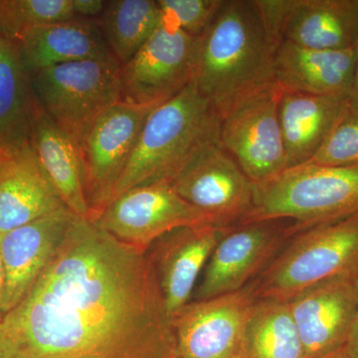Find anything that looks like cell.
Instances as JSON below:
<instances>
[{
  "label": "cell",
  "mask_w": 358,
  "mask_h": 358,
  "mask_svg": "<svg viewBox=\"0 0 358 358\" xmlns=\"http://www.w3.org/2000/svg\"><path fill=\"white\" fill-rule=\"evenodd\" d=\"M3 358H176L148 251L76 218L44 272L0 322Z\"/></svg>",
  "instance_id": "obj_1"
},
{
  "label": "cell",
  "mask_w": 358,
  "mask_h": 358,
  "mask_svg": "<svg viewBox=\"0 0 358 358\" xmlns=\"http://www.w3.org/2000/svg\"><path fill=\"white\" fill-rule=\"evenodd\" d=\"M275 48L256 0H224L200 37L193 80L220 119L277 83Z\"/></svg>",
  "instance_id": "obj_2"
},
{
  "label": "cell",
  "mask_w": 358,
  "mask_h": 358,
  "mask_svg": "<svg viewBox=\"0 0 358 358\" xmlns=\"http://www.w3.org/2000/svg\"><path fill=\"white\" fill-rule=\"evenodd\" d=\"M220 122L193 82L155 107L143 124L110 201L136 186L171 182L197 148L218 140Z\"/></svg>",
  "instance_id": "obj_3"
},
{
  "label": "cell",
  "mask_w": 358,
  "mask_h": 358,
  "mask_svg": "<svg viewBox=\"0 0 358 358\" xmlns=\"http://www.w3.org/2000/svg\"><path fill=\"white\" fill-rule=\"evenodd\" d=\"M358 212V166L305 164L254 185L251 209L242 224L289 219L291 234Z\"/></svg>",
  "instance_id": "obj_4"
},
{
  "label": "cell",
  "mask_w": 358,
  "mask_h": 358,
  "mask_svg": "<svg viewBox=\"0 0 358 358\" xmlns=\"http://www.w3.org/2000/svg\"><path fill=\"white\" fill-rule=\"evenodd\" d=\"M296 234L264 271L257 299L288 301L320 282L358 277V212Z\"/></svg>",
  "instance_id": "obj_5"
},
{
  "label": "cell",
  "mask_w": 358,
  "mask_h": 358,
  "mask_svg": "<svg viewBox=\"0 0 358 358\" xmlns=\"http://www.w3.org/2000/svg\"><path fill=\"white\" fill-rule=\"evenodd\" d=\"M120 72L119 62L108 57L52 66L29 75L42 109L80 145L94 122L121 101Z\"/></svg>",
  "instance_id": "obj_6"
},
{
  "label": "cell",
  "mask_w": 358,
  "mask_h": 358,
  "mask_svg": "<svg viewBox=\"0 0 358 358\" xmlns=\"http://www.w3.org/2000/svg\"><path fill=\"white\" fill-rule=\"evenodd\" d=\"M200 37L162 21L120 72L121 101L159 105L192 83L199 63Z\"/></svg>",
  "instance_id": "obj_7"
},
{
  "label": "cell",
  "mask_w": 358,
  "mask_h": 358,
  "mask_svg": "<svg viewBox=\"0 0 358 358\" xmlns=\"http://www.w3.org/2000/svg\"><path fill=\"white\" fill-rule=\"evenodd\" d=\"M94 222L122 243L148 251L160 237L211 219L183 199L171 181L136 186L110 202Z\"/></svg>",
  "instance_id": "obj_8"
},
{
  "label": "cell",
  "mask_w": 358,
  "mask_h": 358,
  "mask_svg": "<svg viewBox=\"0 0 358 358\" xmlns=\"http://www.w3.org/2000/svg\"><path fill=\"white\" fill-rule=\"evenodd\" d=\"M160 105V103H159ZM159 105L120 101L89 129L80 143L85 192L91 219L110 203L128 166L148 115Z\"/></svg>",
  "instance_id": "obj_9"
},
{
  "label": "cell",
  "mask_w": 358,
  "mask_h": 358,
  "mask_svg": "<svg viewBox=\"0 0 358 358\" xmlns=\"http://www.w3.org/2000/svg\"><path fill=\"white\" fill-rule=\"evenodd\" d=\"M282 92L275 83L221 119L219 141L254 185L288 169L279 121Z\"/></svg>",
  "instance_id": "obj_10"
},
{
  "label": "cell",
  "mask_w": 358,
  "mask_h": 358,
  "mask_svg": "<svg viewBox=\"0 0 358 358\" xmlns=\"http://www.w3.org/2000/svg\"><path fill=\"white\" fill-rule=\"evenodd\" d=\"M171 183L183 199L221 227L241 222L253 204L254 183L219 138L197 148Z\"/></svg>",
  "instance_id": "obj_11"
},
{
  "label": "cell",
  "mask_w": 358,
  "mask_h": 358,
  "mask_svg": "<svg viewBox=\"0 0 358 358\" xmlns=\"http://www.w3.org/2000/svg\"><path fill=\"white\" fill-rule=\"evenodd\" d=\"M255 286L192 301L171 320L176 358H242Z\"/></svg>",
  "instance_id": "obj_12"
},
{
  "label": "cell",
  "mask_w": 358,
  "mask_h": 358,
  "mask_svg": "<svg viewBox=\"0 0 358 358\" xmlns=\"http://www.w3.org/2000/svg\"><path fill=\"white\" fill-rule=\"evenodd\" d=\"M275 43L346 50L358 41V0H256Z\"/></svg>",
  "instance_id": "obj_13"
},
{
  "label": "cell",
  "mask_w": 358,
  "mask_h": 358,
  "mask_svg": "<svg viewBox=\"0 0 358 358\" xmlns=\"http://www.w3.org/2000/svg\"><path fill=\"white\" fill-rule=\"evenodd\" d=\"M76 218L64 206L0 235V258L3 268L1 299L3 317L34 286Z\"/></svg>",
  "instance_id": "obj_14"
},
{
  "label": "cell",
  "mask_w": 358,
  "mask_h": 358,
  "mask_svg": "<svg viewBox=\"0 0 358 358\" xmlns=\"http://www.w3.org/2000/svg\"><path fill=\"white\" fill-rule=\"evenodd\" d=\"M305 358L346 348L358 308V277L320 282L288 301Z\"/></svg>",
  "instance_id": "obj_15"
},
{
  "label": "cell",
  "mask_w": 358,
  "mask_h": 358,
  "mask_svg": "<svg viewBox=\"0 0 358 358\" xmlns=\"http://www.w3.org/2000/svg\"><path fill=\"white\" fill-rule=\"evenodd\" d=\"M231 227L205 224L171 231L148 249L162 301L171 320L192 300L212 252Z\"/></svg>",
  "instance_id": "obj_16"
},
{
  "label": "cell",
  "mask_w": 358,
  "mask_h": 358,
  "mask_svg": "<svg viewBox=\"0 0 358 358\" xmlns=\"http://www.w3.org/2000/svg\"><path fill=\"white\" fill-rule=\"evenodd\" d=\"M271 222L232 227L212 252L193 301L234 293L247 286L249 280L268 263L279 244L280 236Z\"/></svg>",
  "instance_id": "obj_17"
},
{
  "label": "cell",
  "mask_w": 358,
  "mask_h": 358,
  "mask_svg": "<svg viewBox=\"0 0 358 358\" xmlns=\"http://www.w3.org/2000/svg\"><path fill=\"white\" fill-rule=\"evenodd\" d=\"M64 206L30 143L4 150L0 159V235Z\"/></svg>",
  "instance_id": "obj_18"
},
{
  "label": "cell",
  "mask_w": 358,
  "mask_h": 358,
  "mask_svg": "<svg viewBox=\"0 0 358 358\" xmlns=\"http://www.w3.org/2000/svg\"><path fill=\"white\" fill-rule=\"evenodd\" d=\"M355 68V48L315 50L288 42L275 48V80L287 91L348 98Z\"/></svg>",
  "instance_id": "obj_19"
},
{
  "label": "cell",
  "mask_w": 358,
  "mask_h": 358,
  "mask_svg": "<svg viewBox=\"0 0 358 358\" xmlns=\"http://www.w3.org/2000/svg\"><path fill=\"white\" fill-rule=\"evenodd\" d=\"M29 143L61 201L78 218L91 219L79 143L37 105Z\"/></svg>",
  "instance_id": "obj_20"
},
{
  "label": "cell",
  "mask_w": 358,
  "mask_h": 358,
  "mask_svg": "<svg viewBox=\"0 0 358 358\" xmlns=\"http://www.w3.org/2000/svg\"><path fill=\"white\" fill-rule=\"evenodd\" d=\"M17 42L29 74L66 63L114 57L94 20L75 17L39 26L28 30Z\"/></svg>",
  "instance_id": "obj_21"
},
{
  "label": "cell",
  "mask_w": 358,
  "mask_h": 358,
  "mask_svg": "<svg viewBox=\"0 0 358 358\" xmlns=\"http://www.w3.org/2000/svg\"><path fill=\"white\" fill-rule=\"evenodd\" d=\"M345 100V96L310 95L282 89L279 121L288 169L308 164L319 152Z\"/></svg>",
  "instance_id": "obj_22"
},
{
  "label": "cell",
  "mask_w": 358,
  "mask_h": 358,
  "mask_svg": "<svg viewBox=\"0 0 358 358\" xmlns=\"http://www.w3.org/2000/svg\"><path fill=\"white\" fill-rule=\"evenodd\" d=\"M38 101L16 40L0 34V147L29 143Z\"/></svg>",
  "instance_id": "obj_23"
},
{
  "label": "cell",
  "mask_w": 358,
  "mask_h": 358,
  "mask_svg": "<svg viewBox=\"0 0 358 358\" xmlns=\"http://www.w3.org/2000/svg\"><path fill=\"white\" fill-rule=\"evenodd\" d=\"M242 358H305L288 301L257 299L245 329Z\"/></svg>",
  "instance_id": "obj_24"
},
{
  "label": "cell",
  "mask_w": 358,
  "mask_h": 358,
  "mask_svg": "<svg viewBox=\"0 0 358 358\" xmlns=\"http://www.w3.org/2000/svg\"><path fill=\"white\" fill-rule=\"evenodd\" d=\"M164 21L157 0H113L99 27L108 48L119 64H126L138 53Z\"/></svg>",
  "instance_id": "obj_25"
},
{
  "label": "cell",
  "mask_w": 358,
  "mask_h": 358,
  "mask_svg": "<svg viewBox=\"0 0 358 358\" xmlns=\"http://www.w3.org/2000/svg\"><path fill=\"white\" fill-rule=\"evenodd\" d=\"M75 17L73 0H0V34L16 41L33 28Z\"/></svg>",
  "instance_id": "obj_26"
},
{
  "label": "cell",
  "mask_w": 358,
  "mask_h": 358,
  "mask_svg": "<svg viewBox=\"0 0 358 358\" xmlns=\"http://www.w3.org/2000/svg\"><path fill=\"white\" fill-rule=\"evenodd\" d=\"M308 164L358 166V106L348 102V98L324 145Z\"/></svg>",
  "instance_id": "obj_27"
},
{
  "label": "cell",
  "mask_w": 358,
  "mask_h": 358,
  "mask_svg": "<svg viewBox=\"0 0 358 358\" xmlns=\"http://www.w3.org/2000/svg\"><path fill=\"white\" fill-rule=\"evenodd\" d=\"M224 0H157L164 20L193 37H201Z\"/></svg>",
  "instance_id": "obj_28"
},
{
  "label": "cell",
  "mask_w": 358,
  "mask_h": 358,
  "mask_svg": "<svg viewBox=\"0 0 358 358\" xmlns=\"http://www.w3.org/2000/svg\"><path fill=\"white\" fill-rule=\"evenodd\" d=\"M107 1L103 0H73V9L76 17L93 20L102 15Z\"/></svg>",
  "instance_id": "obj_29"
},
{
  "label": "cell",
  "mask_w": 358,
  "mask_h": 358,
  "mask_svg": "<svg viewBox=\"0 0 358 358\" xmlns=\"http://www.w3.org/2000/svg\"><path fill=\"white\" fill-rule=\"evenodd\" d=\"M345 350L346 352L350 353V357L358 358V308L355 324H353L352 334H350Z\"/></svg>",
  "instance_id": "obj_30"
},
{
  "label": "cell",
  "mask_w": 358,
  "mask_h": 358,
  "mask_svg": "<svg viewBox=\"0 0 358 358\" xmlns=\"http://www.w3.org/2000/svg\"><path fill=\"white\" fill-rule=\"evenodd\" d=\"M355 75H353V81L352 89H350V95L348 96V101L352 105L358 106V41L355 47Z\"/></svg>",
  "instance_id": "obj_31"
},
{
  "label": "cell",
  "mask_w": 358,
  "mask_h": 358,
  "mask_svg": "<svg viewBox=\"0 0 358 358\" xmlns=\"http://www.w3.org/2000/svg\"><path fill=\"white\" fill-rule=\"evenodd\" d=\"M317 358H353L350 357V353L346 352L345 348H343V350H338V352L329 353V355H324V357H317Z\"/></svg>",
  "instance_id": "obj_32"
},
{
  "label": "cell",
  "mask_w": 358,
  "mask_h": 358,
  "mask_svg": "<svg viewBox=\"0 0 358 358\" xmlns=\"http://www.w3.org/2000/svg\"><path fill=\"white\" fill-rule=\"evenodd\" d=\"M2 292H3V268H2L1 258H0V322L3 319V313L1 312Z\"/></svg>",
  "instance_id": "obj_33"
},
{
  "label": "cell",
  "mask_w": 358,
  "mask_h": 358,
  "mask_svg": "<svg viewBox=\"0 0 358 358\" xmlns=\"http://www.w3.org/2000/svg\"><path fill=\"white\" fill-rule=\"evenodd\" d=\"M3 152H4V148L0 147V159H1L2 155H3Z\"/></svg>",
  "instance_id": "obj_34"
},
{
  "label": "cell",
  "mask_w": 358,
  "mask_h": 358,
  "mask_svg": "<svg viewBox=\"0 0 358 358\" xmlns=\"http://www.w3.org/2000/svg\"><path fill=\"white\" fill-rule=\"evenodd\" d=\"M0 358H3L2 357L1 353H0Z\"/></svg>",
  "instance_id": "obj_35"
}]
</instances>
